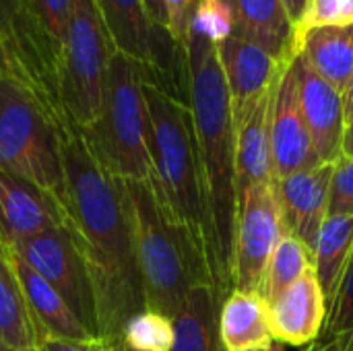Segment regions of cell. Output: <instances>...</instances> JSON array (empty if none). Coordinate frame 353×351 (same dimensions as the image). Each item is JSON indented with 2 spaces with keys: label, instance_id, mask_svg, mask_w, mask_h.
Returning a JSON list of instances; mask_svg holds the SVG:
<instances>
[{
  "label": "cell",
  "instance_id": "1",
  "mask_svg": "<svg viewBox=\"0 0 353 351\" xmlns=\"http://www.w3.org/2000/svg\"><path fill=\"white\" fill-rule=\"evenodd\" d=\"M64 174L66 225L93 283L99 337L114 345L126 323L147 308L128 194L124 182L95 161L79 128L64 132Z\"/></svg>",
  "mask_w": 353,
  "mask_h": 351
},
{
  "label": "cell",
  "instance_id": "2",
  "mask_svg": "<svg viewBox=\"0 0 353 351\" xmlns=\"http://www.w3.org/2000/svg\"><path fill=\"white\" fill-rule=\"evenodd\" d=\"M188 106L192 112L209 213V269L219 306L234 290V240L238 221L236 118L219 48L199 31L186 41Z\"/></svg>",
  "mask_w": 353,
  "mask_h": 351
},
{
  "label": "cell",
  "instance_id": "3",
  "mask_svg": "<svg viewBox=\"0 0 353 351\" xmlns=\"http://www.w3.org/2000/svg\"><path fill=\"white\" fill-rule=\"evenodd\" d=\"M124 188L134 223L145 306L174 321L194 288H213L207 257L194 236L168 215L151 180L124 182Z\"/></svg>",
  "mask_w": 353,
  "mask_h": 351
},
{
  "label": "cell",
  "instance_id": "4",
  "mask_svg": "<svg viewBox=\"0 0 353 351\" xmlns=\"http://www.w3.org/2000/svg\"><path fill=\"white\" fill-rule=\"evenodd\" d=\"M143 93L149 122L151 184L168 215L194 236L207 257L211 230L190 106L147 81Z\"/></svg>",
  "mask_w": 353,
  "mask_h": 351
},
{
  "label": "cell",
  "instance_id": "5",
  "mask_svg": "<svg viewBox=\"0 0 353 351\" xmlns=\"http://www.w3.org/2000/svg\"><path fill=\"white\" fill-rule=\"evenodd\" d=\"M143 85V66L116 52L108 70L101 112L93 124L81 130L95 161L105 174L122 182L151 180Z\"/></svg>",
  "mask_w": 353,
  "mask_h": 351
},
{
  "label": "cell",
  "instance_id": "6",
  "mask_svg": "<svg viewBox=\"0 0 353 351\" xmlns=\"http://www.w3.org/2000/svg\"><path fill=\"white\" fill-rule=\"evenodd\" d=\"M64 128L14 77L0 79V172L19 176L64 205Z\"/></svg>",
  "mask_w": 353,
  "mask_h": 351
},
{
  "label": "cell",
  "instance_id": "7",
  "mask_svg": "<svg viewBox=\"0 0 353 351\" xmlns=\"http://www.w3.org/2000/svg\"><path fill=\"white\" fill-rule=\"evenodd\" d=\"M116 48L95 0H72L58 70V103L70 128H87L103 106Z\"/></svg>",
  "mask_w": 353,
  "mask_h": 351
},
{
  "label": "cell",
  "instance_id": "8",
  "mask_svg": "<svg viewBox=\"0 0 353 351\" xmlns=\"http://www.w3.org/2000/svg\"><path fill=\"white\" fill-rule=\"evenodd\" d=\"M116 52L139 62L145 81L188 103L186 50L151 23L143 0H95Z\"/></svg>",
  "mask_w": 353,
  "mask_h": 351
},
{
  "label": "cell",
  "instance_id": "9",
  "mask_svg": "<svg viewBox=\"0 0 353 351\" xmlns=\"http://www.w3.org/2000/svg\"><path fill=\"white\" fill-rule=\"evenodd\" d=\"M70 4L72 0H17L23 85L33 91L64 130H70V126L58 103V70Z\"/></svg>",
  "mask_w": 353,
  "mask_h": 351
},
{
  "label": "cell",
  "instance_id": "10",
  "mask_svg": "<svg viewBox=\"0 0 353 351\" xmlns=\"http://www.w3.org/2000/svg\"><path fill=\"white\" fill-rule=\"evenodd\" d=\"M10 250L58 292L93 337L101 339L93 283L68 225L17 242Z\"/></svg>",
  "mask_w": 353,
  "mask_h": 351
},
{
  "label": "cell",
  "instance_id": "11",
  "mask_svg": "<svg viewBox=\"0 0 353 351\" xmlns=\"http://www.w3.org/2000/svg\"><path fill=\"white\" fill-rule=\"evenodd\" d=\"M285 234L275 182L254 184L244 190L234 240V290L261 292L269 261Z\"/></svg>",
  "mask_w": 353,
  "mask_h": 351
},
{
  "label": "cell",
  "instance_id": "12",
  "mask_svg": "<svg viewBox=\"0 0 353 351\" xmlns=\"http://www.w3.org/2000/svg\"><path fill=\"white\" fill-rule=\"evenodd\" d=\"M217 48L238 130L256 103L275 87L285 64H279L263 46L250 41L238 31H232L221 43H217Z\"/></svg>",
  "mask_w": 353,
  "mask_h": 351
},
{
  "label": "cell",
  "instance_id": "13",
  "mask_svg": "<svg viewBox=\"0 0 353 351\" xmlns=\"http://www.w3.org/2000/svg\"><path fill=\"white\" fill-rule=\"evenodd\" d=\"M271 153H273L275 180L300 170L321 166L300 108L294 60L281 68L275 87L273 112H271Z\"/></svg>",
  "mask_w": 353,
  "mask_h": 351
},
{
  "label": "cell",
  "instance_id": "14",
  "mask_svg": "<svg viewBox=\"0 0 353 351\" xmlns=\"http://www.w3.org/2000/svg\"><path fill=\"white\" fill-rule=\"evenodd\" d=\"M64 225L66 209L56 197L19 176L0 172V240L8 248Z\"/></svg>",
  "mask_w": 353,
  "mask_h": 351
},
{
  "label": "cell",
  "instance_id": "15",
  "mask_svg": "<svg viewBox=\"0 0 353 351\" xmlns=\"http://www.w3.org/2000/svg\"><path fill=\"white\" fill-rule=\"evenodd\" d=\"M331 176L333 163H321L275 180L283 230L300 238L312 254L329 211Z\"/></svg>",
  "mask_w": 353,
  "mask_h": 351
},
{
  "label": "cell",
  "instance_id": "16",
  "mask_svg": "<svg viewBox=\"0 0 353 351\" xmlns=\"http://www.w3.org/2000/svg\"><path fill=\"white\" fill-rule=\"evenodd\" d=\"M298 77L300 108L312 139L314 153L321 163H335L341 155L345 110L343 93L316 74L302 56L294 58Z\"/></svg>",
  "mask_w": 353,
  "mask_h": 351
},
{
  "label": "cell",
  "instance_id": "17",
  "mask_svg": "<svg viewBox=\"0 0 353 351\" xmlns=\"http://www.w3.org/2000/svg\"><path fill=\"white\" fill-rule=\"evenodd\" d=\"M271 327L279 345L306 348L319 339L329 317V302L312 271L302 275L271 304Z\"/></svg>",
  "mask_w": 353,
  "mask_h": 351
},
{
  "label": "cell",
  "instance_id": "18",
  "mask_svg": "<svg viewBox=\"0 0 353 351\" xmlns=\"http://www.w3.org/2000/svg\"><path fill=\"white\" fill-rule=\"evenodd\" d=\"M234 19V31L263 46L279 64L300 54V31L281 0H223Z\"/></svg>",
  "mask_w": 353,
  "mask_h": 351
},
{
  "label": "cell",
  "instance_id": "19",
  "mask_svg": "<svg viewBox=\"0 0 353 351\" xmlns=\"http://www.w3.org/2000/svg\"><path fill=\"white\" fill-rule=\"evenodd\" d=\"M219 337L225 351H283L275 341L269 302L261 292H230L219 306Z\"/></svg>",
  "mask_w": 353,
  "mask_h": 351
},
{
  "label": "cell",
  "instance_id": "20",
  "mask_svg": "<svg viewBox=\"0 0 353 351\" xmlns=\"http://www.w3.org/2000/svg\"><path fill=\"white\" fill-rule=\"evenodd\" d=\"M275 87L256 103V108L238 128V139H236L238 205L246 188L263 182H275L273 153H271V112H273Z\"/></svg>",
  "mask_w": 353,
  "mask_h": 351
},
{
  "label": "cell",
  "instance_id": "21",
  "mask_svg": "<svg viewBox=\"0 0 353 351\" xmlns=\"http://www.w3.org/2000/svg\"><path fill=\"white\" fill-rule=\"evenodd\" d=\"M12 257L29 312L41 339H97L83 327V323L74 317V312L46 279H41L14 252Z\"/></svg>",
  "mask_w": 353,
  "mask_h": 351
},
{
  "label": "cell",
  "instance_id": "22",
  "mask_svg": "<svg viewBox=\"0 0 353 351\" xmlns=\"http://www.w3.org/2000/svg\"><path fill=\"white\" fill-rule=\"evenodd\" d=\"M306 64L343 93L353 77V39L345 27H308L300 33V54Z\"/></svg>",
  "mask_w": 353,
  "mask_h": 351
},
{
  "label": "cell",
  "instance_id": "23",
  "mask_svg": "<svg viewBox=\"0 0 353 351\" xmlns=\"http://www.w3.org/2000/svg\"><path fill=\"white\" fill-rule=\"evenodd\" d=\"M0 341L12 348L37 350L41 335L29 312L10 248L0 240Z\"/></svg>",
  "mask_w": 353,
  "mask_h": 351
},
{
  "label": "cell",
  "instance_id": "24",
  "mask_svg": "<svg viewBox=\"0 0 353 351\" xmlns=\"http://www.w3.org/2000/svg\"><path fill=\"white\" fill-rule=\"evenodd\" d=\"M172 351H225L219 337V300L211 285L194 288L174 319Z\"/></svg>",
  "mask_w": 353,
  "mask_h": 351
},
{
  "label": "cell",
  "instance_id": "25",
  "mask_svg": "<svg viewBox=\"0 0 353 351\" xmlns=\"http://www.w3.org/2000/svg\"><path fill=\"white\" fill-rule=\"evenodd\" d=\"M353 254V215L327 217L314 248V273L331 306Z\"/></svg>",
  "mask_w": 353,
  "mask_h": 351
},
{
  "label": "cell",
  "instance_id": "26",
  "mask_svg": "<svg viewBox=\"0 0 353 351\" xmlns=\"http://www.w3.org/2000/svg\"><path fill=\"white\" fill-rule=\"evenodd\" d=\"M314 269L312 250L294 234H283L265 273L263 281V298L271 304L281 292H285L292 283H296L302 275Z\"/></svg>",
  "mask_w": 353,
  "mask_h": 351
},
{
  "label": "cell",
  "instance_id": "27",
  "mask_svg": "<svg viewBox=\"0 0 353 351\" xmlns=\"http://www.w3.org/2000/svg\"><path fill=\"white\" fill-rule=\"evenodd\" d=\"M300 351H353V254L329 306L323 333Z\"/></svg>",
  "mask_w": 353,
  "mask_h": 351
},
{
  "label": "cell",
  "instance_id": "28",
  "mask_svg": "<svg viewBox=\"0 0 353 351\" xmlns=\"http://www.w3.org/2000/svg\"><path fill=\"white\" fill-rule=\"evenodd\" d=\"M174 339V321L149 308L134 314L122 333V341L139 351H172Z\"/></svg>",
  "mask_w": 353,
  "mask_h": 351
},
{
  "label": "cell",
  "instance_id": "29",
  "mask_svg": "<svg viewBox=\"0 0 353 351\" xmlns=\"http://www.w3.org/2000/svg\"><path fill=\"white\" fill-rule=\"evenodd\" d=\"M190 29L221 43L234 31V19L223 0H194Z\"/></svg>",
  "mask_w": 353,
  "mask_h": 351
},
{
  "label": "cell",
  "instance_id": "30",
  "mask_svg": "<svg viewBox=\"0 0 353 351\" xmlns=\"http://www.w3.org/2000/svg\"><path fill=\"white\" fill-rule=\"evenodd\" d=\"M353 215V157L339 155L333 163L327 217Z\"/></svg>",
  "mask_w": 353,
  "mask_h": 351
},
{
  "label": "cell",
  "instance_id": "31",
  "mask_svg": "<svg viewBox=\"0 0 353 351\" xmlns=\"http://www.w3.org/2000/svg\"><path fill=\"white\" fill-rule=\"evenodd\" d=\"M0 41H2L6 56H8V62H10V77H14L17 81L23 83L17 0H0Z\"/></svg>",
  "mask_w": 353,
  "mask_h": 351
},
{
  "label": "cell",
  "instance_id": "32",
  "mask_svg": "<svg viewBox=\"0 0 353 351\" xmlns=\"http://www.w3.org/2000/svg\"><path fill=\"white\" fill-rule=\"evenodd\" d=\"M325 25H333V27L353 25V0H312L302 31L308 27H325Z\"/></svg>",
  "mask_w": 353,
  "mask_h": 351
},
{
  "label": "cell",
  "instance_id": "33",
  "mask_svg": "<svg viewBox=\"0 0 353 351\" xmlns=\"http://www.w3.org/2000/svg\"><path fill=\"white\" fill-rule=\"evenodd\" d=\"M163 2H165V10H168V29H170V35L176 39V43L180 48L186 50L194 0H163Z\"/></svg>",
  "mask_w": 353,
  "mask_h": 351
},
{
  "label": "cell",
  "instance_id": "34",
  "mask_svg": "<svg viewBox=\"0 0 353 351\" xmlns=\"http://www.w3.org/2000/svg\"><path fill=\"white\" fill-rule=\"evenodd\" d=\"M37 351H110L103 339H41Z\"/></svg>",
  "mask_w": 353,
  "mask_h": 351
},
{
  "label": "cell",
  "instance_id": "35",
  "mask_svg": "<svg viewBox=\"0 0 353 351\" xmlns=\"http://www.w3.org/2000/svg\"><path fill=\"white\" fill-rule=\"evenodd\" d=\"M145 4V10L151 19V23L159 29H168V10H165V2L163 0H143Z\"/></svg>",
  "mask_w": 353,
  "mask_h": 351
},
{
  "label": "cell",
  "instance_id": "36",
  "mask_svg": "<svg viewBox=\"0 0 353 351\" xmlns=\"http://www.w3.org/2000/svg\"><path fill=\"white\" fill-rule=\"evenodd\" d=\"M288 8V14L290 19L294 21V25L298 27V31H302L304 27V21H306V14H308V8L312 4V0H281Z\"/></svg>",
  "mask_w": 353,
  "mask_h": 351
},
{
  "label": "cell",
  "instance_id": "37",
  "mask_svg": "<svg viewBox=\"0 0 353 351\" xmlns=\"http://www.w3.org/2000/svg\"><path fill=\"white\" fill-rule=\"evenodd\" d=\"M341 155L353 157V116L345 122L343 130V145H341Z\"/></svg>",
  "mask_w": 353,
  "mask_h": 351
},
{
  "label": "cell",
  "instance_id": "38",
  "mask_svg": "<svg viewBox=\"0 0 353 351\" xmlns=\"http://www.w3.org/2000/svg\"><path fill=\"white\" fill-rule=\"evenodd\" d=\"M343 110H345V122L353 116V77L350 79L347 87L343 89Z\"/></svg>",
  "mask_w": 353,
  "mask_h": 351
},
{
  "label": "cell",
  "instance_id": "39",
  "mask_svg": "<svg viewBox=\"0 0 353 351\" xmlns=\"http://www.w3.org/2000/svg\"><path fill=\"white\" fill-rule=\"evenodd\" d=\"M0 74H10V62H8V56H6L2 41H0Z\"/></svg>",
  "mask_w": 353,
  "mask_h": 351
},
{
  "label": "cell",
  "instance_id": "40",
  "mask_svg": "<svg viewBox=\"0 0 353 351\" xmlns=\"http://www.w3.org/2000/svg\"><path fill=\"white\" fill-rule=\"evenodd\" d=\"M110 351H139V350H132L130 345H126L124 341H118V343H114V345H108Z\"/></svg>",
  "mask_w": 353,
  "mask_h": 351
},
{
  "label": "cell",
  "instance_id": "41",
  "mask_svg": "<svg viewBox=\"0 0 353 351\" xmlns=\"http://www.w3.org/2000/svg\"><path fill=\"white\" fill-rule=\"evenodd\" d=\"M0 351H37V350H23V348H12V345H6L0 341Z\"/></svg>",
  "mask_w": 353,
  "mask_h": 351
},
{
  "label": "cell",
  "instance_id": "42",
  "mask_svg": "<svg viewBox=\"0 0 353 351\" xmlns=\"http://www.w3.org/2000/svg\"><path fill=\"white\" fill-rule=\"evenodd\" d=\"M345 29H347V33L352 35V39H353V25H350V27H345Z\"/></svg>",
  "mask_w": 353,
  "mask_h": 351
},
{
  "label": "cell",
  "instance_id": "43",
  "mask_svg": "<svg viewBox=\"0 0 353 351\" xmlns=\"http://www.w3.org/2000/svg\"><path fill=\"white\" fill-rule=\"evenodd\" d=\"M2 77H6V74H0V79H2Z\"/></svg>",
  "mask_w": 353,
  "mask_h": 351
}]
</instances>
